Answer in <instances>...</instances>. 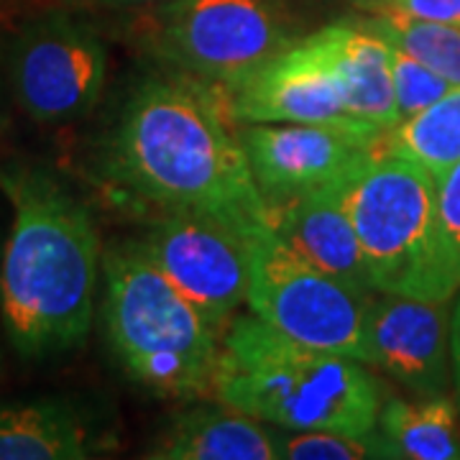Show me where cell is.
Wrapping results in <instances>:
<instances>
[{"mask_svg":"<svg viewBox=\"0 0 460 460\" xmlns=\"http://www.w3.org/2000/svg\"><path fill=\"white\" fill-rule=\"evenodd\" d=\"M233 123L220 87L180 72L151 75L105 136L100 172L120 198L210 213L251 235L269 223V205Z\"/></svg>","mask_w":460,"mask_h":460,"instance_id":"cell-1","label":"cell"},{"mask_svg":"<svg viewBox=\"0 0 460 460\" xmlns=\"http://www.w3.org/2000/svg\"><path fill=\"white\" fill-rule=\"evenodd\" d=\"M13 223L0 261V317L23 358L62 356L87 341L100 279L90 208L49 169L0 166Z\"/></svg>","mask_w":460,"mask_h":460,"instance_id":"cell-2","label":"cell"},{"mask_svg":"<svg viewBox=\"0 0 460 460\" xmlns=\"http://www.w3.org/2000/svg\"><path fill=\"white\" fill-rule=\"evenodd\" d=\"M213 396L279 429H376L378 378L343 353L284 335L256 314L233 317L220 338Z\"/></svg>","mask_w":460,"mask_h":460,"instance_id":"cell-3","label":"cell"},{"mask_svg":"<svg viewBox=\"0 0 460 460\" xmlns=\"http://www.w3.org/2000/svg\"><path fill=\"white\" fill-rule=\"evenodd\" d=\"M102 325L126 376L159 399L213 394L220 332L136 241L102 256Z\"/></svg>","mask_w":460,"mask_h":460,"instance_id":"cell-4","label":"cell"},{"mask_svg":"<svg viewBox=\"0 0 460 460\" xmlns=\"http://www.w3.org/2000/svg\"><path fill=\"white\" fill-rule=\"evenodd\" d=\"M343 205L376 292L447 302L435 256L432 172L378 151L361 174L345 184Z\"/></svg>","mask_w":460,"mask_h":460,"instance_id":"cell-5","label":"cell"},{"mask_svg":"<svg viewBox=\"0 0 460 460\" xmlns=\"http://www.w3.org/2000/svg\"><path fill=\"white\" fill-rule=\"evenodd\" d=\"M133 41L169 72L223 90L292 47L295 18L287 0H156Z\"/></svg>","mask_w":460,"mask_h":460,"instance_id":"cell-6","label":"cell"},{"mask_svg":"<svg viewBox=\"0 0 460 460\" xmlns=\"http://www.w3.org/2000/svg\"><path fill=\"white\" fill-rule=\"evenodd\" d=\"M248 307L299 343L368 366L366 307L356 295L299 256L269 223L248 235Z\"/></svg>","mask_w":460,"mask_h":460,"instance_id":"cell-7","label":"cell"},{"mask_svg":"<svg viewBox=\"0 0 460 460\" xmlns=\"http://www.w3.org/2000/svg\"><path fill=\"white\" fill-rule=\"evenodd\" d=\"M8 75L23 113L41 126H65L98 105L108 49L87 21L49 11L21 26L11 41Z\"/></svg>","mask_w":460,"mask_h":460,"instance_id":"cell-8","label":"cell"},{"mask_svg":"<svg viewBox=\"0 0 460 460\" xmlns=\"http://www.w3.org/2000/svg\"><path fill=\"white\" fill-rule=\"evenodd\" d=\"M220 338L248 295V235L199 210H159L138 241Z\"/></svg>","mask_w":460,"mask_h":460,"instance_id":"cell-9","label":"cell"},{"mask_svg":"<svg viewBox=\"0 0 460 460\" xmlns=\"http://www.w3.org/2000/svg\"><path fill=\"white\" fill-rule=\"evenodd\" d=\"M384 133L320 123H246L241 144L266 205L348 184L381 151Z\"/></svg>","mask_w":460,"mask_h":460,"instance_id":"cell-10","label":"cell"},{"mask_svg":"<svg viewBox=\"0 0 460 460\" xmlns=\"http://www.w3.org/2000/svg\"><path fill=\"white\" fill-rule=\"evenodd\" d=\"M223 95L235 123H320L376 131L345 111L335 69L317 31L279 51L243 80L223 87Z\"/></svg>","mask_w":460,"mask_h":460,"instance_id":"cell-11","label":"cell"},{"mask_svg":"<svg viewBox=\"0 0 460 460\" xmlns=\"http://www.w3.org/2000/svg\"><path fill=\"white\" fill-rule=\"evenodd\" d=\"M366 338L368 366L414 396L447 394L453 363L445 302L376 292L366 307Z\"/></svg>","mask_w":460,"mask_h":460,"instance_id":"cell-12","label":"cell"},{"mask_svg":"<svg viewBox=\"0 0 460 460\" xmlns=\"http://www.w3.org/2000/svg\"><path fill=\"white\" fill-rule=\"evenodd\" d=\"M343 190L345 184H341L269 205V226L320 271L356 295L374 296L376 289L363 261L356 228L345 210Z\"/></svg>","mask_w":460,"mask_h":460,"instance_id":"cell-13","label":"cell"},{"mask_svg":"<svg viewBox=\"0 0 460 460\" xmlns=\"http://www.w3.org/2000/svg\"><path fill=\"white\" fill-rule=\"evenodd\" d=\"M111 447V429L75 399L47 396L0 410V460H84Z\"/></svg>","mask_w":460,"mask_h":460,"instance_id":"cell-14","label":"cell"},{"mask_svg":"<svg viewBox=\"0 0 460 460\" xmlns=\"http://www.w3.org/2000/svg\"><path fill=\"white\" fill-rule=\"evenodd\" d=\"M343 105L353 120L386 133L402 120L392 83V47L356 18L320 29Z\"/></svg>","mask_w":460,"mask_h":460,"instance_id":"cell-15","label":"cell"},{"mask_svg":"<svg viewBox=\"0 0 460 460\" xmlns=\"http://www.w3.org/2000/svg\"><path fill=\"white\" fill-rule=\"evenodd\" d=\"M156 460H277L279 428L233 410L228 404H198L180 411L148 447Z\"/></svg>","mask_w":460,"mask_h":460,"instance_id":"cell-16","label":"cell"},{"mask_svg":"<svg viewBox=\"0 0 460 460\" xmlns=\"http://www.w3.org/2000/svg\"><path fill=\"white\" fill-rule=\"evenodd\" d=\"M458 402L447 394L417 399H384L378 411V432L396 450V458L458 460Z\"/></svg>","mask_w":460,"mask_h":460,"instance_id":"cell-17","label":"cell"},{"mask_svg":"<svg viewBox=\"0 0 460 460\" xmlns=\"http://www.w3.org/2000/svg\"><path fill=\"white\" fill-rule=\"evenodd\" d=\"M381 151L425 166L435 177L460 162V87L384 133Z\"/></svg>","mask_w":460,"mask_h":460,"instance_id":"cell-18","label":"cell"},{"mask_svg":"<svg viewBox=\"0 0 460 460\" xmlns=\"http://www.w3.org/2000/svg\"><path fill=\"white\" fill-rule=\"evenodd\" d=\"M356 21L386 44L422 62L445 83L460 87V23L422 21L399 13H374Z\"/></svg>","mask_w":460,"mask_h":460,"instance_id":"cell-19","label":"cell"},{"mask_svg":"<svg viewBox=\"0 0 460 460\" xmlns=\"http://www.w3.org/2000/svg\"><path fill=\"white\" fill-rule=\"evenodd\" d=\"M279 453L287 460H396V450L376 429L350 435L330 429H284Z\"/></svg>","mask_w":460,"mask_h":460,"instance_id":"cell-20","label":"cell"},{"mask_svg":"<svg viewBox=\"0 0 460 460\" xmlns=\"http://www.w3.org/2000/svg\"><path fill=\"white\" fill-rule=\"evenodd\" d=\"M435 256L445 299L460 289V162L435 177Z\"/></svg>","mask_w":460,"mask_h":460,"instance_id":"cell-21","label":"cell"},{"mask_svg":"<svg viewBox=\"0 0 460 460\" xmlns=\"http://www.w3.org/2000/svg\"><path fill=\"white\" fill-rule=\"evenodd\" d=\"M392 83H394L396 108L402 118L425 111L435 100H440L445 93L453 90V84L445 83L440 75H435L422 62H417L414 57L396 47H392Z\"/></svg>","mask_w":460,"mask_h":460,"instance_id":"cell-22","label":"cell"},{"mask_svg":"<svg viewBox=\"0 0 460 460\" xmlns=\"http://www.w3.org/2000/svg\"><path fill=\"white\" fill-rule=\"evenodd\" d=\"M371 13H399V16L460 23V0H356Z\"/></svg>","mask_w":460,"mask_h":460,"instance_id":"cell-23","label":"cell"},{"mask_svg":"<svg viewBox=\"0 0 460 460\" xmlns=\"http://www.w3.org/2000/svg\"><path fill=\"white\" fill-rule=\"evenodd\" d=\"M450 363H453V386H456V402L460 410V296L453 317H450Z\"/></svg>","mask_w":460,"mask_h":460,"instance_id":"cell-24","label":"cell"},{"mask_svg":"<svg viewBox=\"0 0 460 460\" xmlns=\"http://www.w3.org/2000/svg\"><path fill=\"white\" fill-rule=\"evenodd\" d=\"M8 111H5V105H3V98H0V138L5 136V131H8Z\"/></svg>","mask_w":460,"mask_h":460,"instance_id":"cell-25","label":"cell"},{"mask_svg":"<svg viewBox=\"0 0 460 460\" xmlns=\"http://www.w3.org/2000/svg\"><path fill=\"white\" fill-rule=\"evenodd\" d=\"M98 3H115V5H136V3H156V0H98Z\"/></svg>","mask_w":460,"mask_h":460,"instance_id":"cell-26","label":"cell"}]
</instances>
